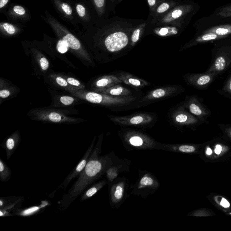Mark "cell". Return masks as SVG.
I'll use <instances>...</instances> for the list:
<instances>
[{"label": "cell", "instance_id": "obj_1", "mask_svg": "<svg viewBox=\"0 0 231 231\" xmlns=\"http://www.w3.org/2000/svg\"><path fill=\"white\" fill-rule=\"evenodd\" d=\"M103 140V134L102 133L84 169L68 192L60 200V205L63 209H67L89 185L105 175L108 168L121 160L113 151L105 155L100 156Z\"/></svg>", "mask_w": 231, "mask_h": 231}, {"label": "cell", "instance_id": "obj_2", "mask_svg": "<svg viewBox=\"0 0 231 231\" xmlns=\"http://www.w3.org/2000/svg\"><path fill=\"white\" fill-rule=\"evenodd\" d=\"M72 112L69 109L46 107L33 108L27 116L34 121L59 124H77L84 121L83 119L69 116Z\"/></svg>", "mask_w": 231, "mask_h": 231}, {"label": "cell", "instance_id": "obj_3", "mask_svg": "<svg viewBox=\"0 0 231 231\" xmlns=\"http://www.w3.org/2000/svg\"><path fill=\"white\" fill-rule=\"evenodd\" d=\"M82 100L93 104L106 107H120L129 105L137 99L136 97H113L108 95L86 89H75L68 93Z\"/></svg>", "mask_w": 231, "mask_h": 231}, {"label": "cell", "instance_id": "obj_4", "mask_svg": "<svg viewBox=\"0 0 231 231\" xmlns=\"http://www.w3.org/2000/svg\"><path fill=\"white\" fill-rule=\"evenodd\" d=\"M124 145L132 150H155L157 142L147 134L135 130H127L121 134Z\"/></svg>", "mask_w": 231, "mask_h": 231}, {"label": "cell", "instance_id": "obj_5", "mask_svg": "<svg viewBox=\"0 0 231 231\" xmlns=\"http://www.w3.org/2000/svg\"><path fill=\"white\" fill-rule=\"evenodd\" d=\"M140 176L131 190V194L146 198L155 192L160 186L156 177L150 172L140 170Z\"/></svg>", "mask_w": 231, "mask_h": 231}, {"label": "cell", "instance_id": "obj_6", "mask_svg": "<svg viewBox=\"0 0 231 231\" xmlns=\"http://www.w3.org/2000/svg\"><path fill=\"white\" fill-rule=\"evenodd\" d=\"M109 119L115 124L123 126L144 127L152 124L155 117L148 112H139L125 116H108Z\"/></svg>", "mask_w": 231, "mask_h": 231}, {"label": "cell", "instance_id": "obj_7", "mask_svg": "<svg viewBox=\"0 0 231 231\" xmlns=\"http://www.w3.org/2000/svg\"><path fill=\"white\" fill-rule=\"evenodd\" d=\"M180 89L178 86L170 85L152 90L142 97L139 100L140 104L150 103L167 99L178 94Z\"/></svg>", "mask_w": 231, "mask_h": 231}, {"label": "cell", "instance_id": "obj_8", "mask_svg": "<svg viewBox=\"0 0 231 231\" xmlns=\"http://www.w3.org/2000/svg\"><path fill=\"white\" fill-rule=\"evenodd\" d=\"M47 88L52 98L51 107H49L55 108L72 107L83 103L84 100L72 95L61 94L58 93L56 89L49 87Z\"/></svg>", "mask_w": 231, "mask_h": 231}, {"label": "cell", "instance_id": "obj_9", "mask_svg": "<svg viewBox=\"0 0 231 231\" xmlns=\"http://www.w3.org/2000/svg\"><path fill=\"white\" fill-rule=\"evenodd\" d=\"M96 140V136H95L92 142L91 143L88 149L87 150L85 153L83 157L82 158L76 166L72 170V171L68 175L67 177L62 184L59 186V188L62 189H67L68 185L70 184L71 181L74 179L76 178L77 176H79L80 173L84 169L89 159L90 155L92 152L95 146V143Z\"/></svg>", "mask_w": 231, "mask_h": 231}, {"label": "cell", "instance_id": "obj_10", "mask_svg": "<svg viewBox=\"0 0 231 231\" xmlns=\"http://www.w3.org/2000/svg\"><path fill=\"white\" fill-rule=\"evenodd\" d=\"M127 181L121 179L111 185L110 190L111 205L113 208H118L125 199L127 191Z\"/></svg>", "mask_w": 231, "mask_h": 231}, {"label": "cell", "instance_id": "obj_11", "mask_svg": "<svg viewBox=\"0 0 231 231\" xmlns=\"http://www.w3.org/2000/svg\"><path fill=\"white\" fill-rule=\"evenodd\" d=\"M44 81L51 88L69 93L70 91L76 89L68 83L63 76V73L50 71L44 76Z\"/></svg>", "mask_w": 231, "mask_h": 231}, {"label": "cell", "instance_id": "obj_12", "mask_svg": "<svg viewBox=\"0 0 231 231\" xmlns=\"http://www.w3.org/2000/svg\"><path fill=\"white\" fill-rule=\"evenodd\" d=\"M122 83L116 75H105L95 79L91 84V88L93 91L101 93L113 86Z\"/></svg>", "mask_w": 231, "mask_h": 231}, {"label": "cell", "instance_id": "obj_13", "mask_svg": "<svg viewBox=\"0 0 231 231\" xmlns=\"http://www.w3.org/2000/svg\"><path fill=\"white\" fill-rule=\"evenodd\" d=\"M23 197L11 196L7 198H1L0 200V216L8 217L12 216L11 212L13 213L19 208L22 204Z\"/></svg>", "mask_w": 231, "mask_h": 231}, {"label": "cell", "instance_id": "obj_14", "mask_svg": "<svg viewBox=\"0 0 231 231\" xmlns=\"http://www.w3.org/2000/svg\"><path fill=\"white\" fill-rule=\"evenodd\" d=\"M131 162L129 160L121 159L120 161L111 165L107 170L106 178L108 183H111L115 181L119 174L124 172L128 171Z\"/></svg>", "mask_w": 231, "mask_h": 231}, {"label": "cell", "instance_id": "obj_15", "mask_svg": "<svg viewBox=\"0 0 231 231\" xmlns=\"http://www.w3.org/2000/svg\"><path fill=\"white\" fill-rule=\"evenodd\" d=\"M116 76L121 80L122 83L133 88L134 89H142L150 85V83L147 81L126 72H121L116 74Z\"/></svg>", "mask_w": 231, "mask_h": 231}, {"label": "cell", "instance_id": "obj_16", "mask_svg": "<svg viewBox=\"0 0 231 231\" xmlns=\"http://www.w3.org/2000/svg\"><path fill=\"white\" fill-rule=\"evenodd\" d=\"M19 88L11 82L2 77L0 78V103L15 97L19 93Z\"/></svg>", "mask_w": 231, "mask_h": 231}, {"label": "cell", "instance_id": "obj_17", "mask_svg": "<svg viewBox=\"0 0 231 231\" xmlns=\"http://www.w3.org/2000/svg\"><path fill=\"white\" fill-rule=\"evenodd\" d=\"M33 67L43 76L51 71V63L47 57L41 53H35L31 58Z\"/></svg>", "mask_w": 231, "mask_h": 231}, {"label": "cell", "instance_id": "obj_18", "mask_svg": "<svg viewBox=\"0 0 231 231\" xmlns=\"http://www.w3.org/2000/svg\"><path fill=\"white\" fill-rule=\"evenodd\" d=\"M188 7L181 6L177 7L169 12L167 15L160 18L158 21H156L159 25H163L173 23L179 19L181 18L188 12Z\"/></svg>", "mask_w": 231, "mask_h": 231}, {"label": "cell", "instance_id": "obj_19", "mask_svg": "<svg viewBox=\"0 0 231 231\" xmlns=\"http://www.w3.org/2000/svg\"><path fill=\"white\" fill-rule=\"evenodd\" d=\"M21 141V137L19 131H16L7 137L4 142V149L5 150L7 159L9 160L17 148L19 146Z\"/></svg>", "mask_w": 231, "mask_h": 231}, {"label": "cell", "instance_id": "obj_20", "mask_svg": "<svg viewBox=\"0 0 231 231\" xmlns=\"http://www.w3.org/2000/svg\"><path fill=\"white\" fill-rule=\"evenodd\" d=\"M155 149L172 152L191 153L195 151V147L186 145L163 144L157 142Z\"/></svg>", "mask_w": 231, "mask_h": 231}, {"label": "cell", "instance_id": "obj_21", "mask_svg": "<svg viewBox=\"0 0 231 231\" xmlns=\"http://www.w3.org/2000/svg\"><path fill=\"white\" fill-rule=\"evenodd\" d=\"M49 205V203L48 201H43L40 205L31 206L25 209H18L14 211L13 213L15 216L28 217L36 215Z\"/></svg>", "mask_w": 231, "mask_h": 231}, {"label": "cell", "instance_id": "obj_22", "mask_svg": "<svg viewBox=\"0 0 231 231\" xmlns=\"http://www.w3.org/2000/svg\"><path fill=\"white\" fill-rule=\"evenodd\" d=\"M171 118L172 122L177 125L189 124L194 119L188 113L180 109L172 111Z\"/></svg>", "mask_w": 231, "mask_h": 231}, {"label": "cell", "instance_id": "obj_23", "mask_svg": "<svg viewBox=\"0 0 231 231\" xmlns=\"http://www.w3.org/2000/svg\"><path fill=\"white\" fill-rule=\"evenodd\" d=\"M100 93L113 97H126L131 96V90L120 84H117L102 92Z\"/></svg>", "mask_w": 231, "mask_h": 231}, {"label": "cell", "instance_id": "obj_24", "mask_svg": "<svg viewBox=\"0 0 231 231\" xmlns=\"http://www.w3.org/2000/svg\"><path fill=\"white\" fill-rule=\"evenodd\" d=\"M107 183L108 182L106 179L102 180L100 181L97 182L82 194L80 201L83 202L92 197Z\"/></svg>", "mask_w": 231, "mask_h": 231}, {"label": "cell", "instance_id": "obj_25", "mask_svg": "<svg viewBox=\"0 0 231 231\" xmlns=\"http://www.w3.org/2000/svg\"><path fill=\"white\" fill-rule=\"evenodd\" d=\"M161 27L155 29L154 32L158 36L166 37L176 35L178 33V28L174 25H161Z\"/></svg>", "mask_w": 231, "mask_h": 231}, {"label": "cell", "instance_id": "obj_26", "mask_svg": "<svg viewBox=\"0 0 231 231\" xmlns=\"http://www.w3.org/2000/svg\"><path fill=\"white\" fill-rule=\"evenodd\" d=\"M11 172L4 161L0 159V179L2 182L8 181L11 178Z\"/></svg>", "mask_w": 231, "mask_h": 231}, {"label": "cell", "instance_id": "obj_27", "mask_svg": "<svg viewBox=\"0 0 231 231\" xmlns=\"http://www.w3.org/2000/svg\"><path fill=\"white\" fill-rule=\"evenodd\" d=\"M67 82L70 85L77 89L85 90L86 89L85 85L81 81H80L76 78L69 76L68 75L63 74Z\"/></svg>", "mask_w": 231, "mask_h": 231}, {"label": "cell", "instance_id": "obj_28", "mask_svg": "<svg viewBox=\"0 0 231 231\" xmlns=\"http://www.w3.org/2000/svg\"><path fill=\"white\" fill-rule=\"evenodd\" d=\"M174 3L172 2H164L161 4L157 8L155 12V16L156 17L163 16L164 14L169 11L170 9L173 7ZM161 18V17H160Z\"/></svg>", "mask_w": 231, "mask_h": 231}, {"label": "cell", "instance_id": "obj_29", "mask_svg": "<svg viewBox=\"0 0 231 231\" xmlns=\"http://www.w3.org/2000/svg\"><path fill=\"white\" fill-rule=\"evenodd\" d=\"M145 25L142 24L132 32L131 36V41H130V46L131 47L135 46L139 42L140 38L142 36L143 29L144 28Z\"/></svg>", "mask_w": 231, "mask_h": 231}, {"label": "cell", "instance_id": "obj_30", "mask_svg": "<svg viewBox=\"0 0 231 231\" xmlns=\"http://www.w3.org/2000/svg\"><path fill=\"white\" fill-rule=\"evenodd\" d=\"M210 32L213 33L216 35L220 37L226 36L228 34L231 33V28H228V26H220L217 28L216 29H213V30L210 31Z\"/></svg>", "mask_w": 231, "mask_h": 231}, {"label": "cell", "instance_id": "obj_31", "mask_svg": "<svg viewBox=\"0 0 231 231\" xmlns=\"http://www.w3.org/2000/svg\"><path fill=\"white\" fill-rule=\"evenodd\" d=\"M220 37L216 35L215 33L209 32L205 33V34H203V35L200 36V37H198L196 39V41L198 42H206V41L215 40V39L220 38Z\"/></svg>", "mask_w": 231, "mask_h": 231}, {"label": "cell", "instance_id": "obj_32", "mask_svg": "<svg viewBox=\"0 0 231 231\" xmlns=\"http://www.w3.org/2000/svg\"><path fill=\"white\" fill-rule=\"evenodd\" d=\"M226 65L225 59L223 57H219L217 58L215 62V68L218 71H222L224 70L225 68Z\"/></svg>", "mask_w": 231, "mask_h": 231}, {"label": "cell", "instance_id": "obj_33", "mask_svg": "<svg viewBox=\"0 0 231 231\" xmlns=\"http://www.w3.org/2000/svg\"><path fill=\"white\" fill-rule=\"evenodd\" d=\"M188 107H189L190 111L192 114L197 116L200 115L202 114V111L200 107L194 102H190Z\"/></svg>", "mask_w": 231, "mask_h": 231}, {"label": "cell", "instance_id": "obj_34", "mask_svg": "<svg viewBox=\"0 0 231 231\" xmlns=\"http://www.w3.org/2000/svg\"><path fill=\"white\" fill-rule=\"evenodd\" d=\"M218 15L223 17L231 16V6L222 8L220 12L218 13Z\"/></svg>", "mask_w": 231, "mask_h": 231}, {"label": "cell", "instance_id": "obj_35", "mask_svg": "<svg viewBox=\"0 0 231 231\" xmlns=\"http://www.w3.org/2000/svg\"><path fill=\"white\" fill-rule=\"evenodd\" d=\"M210 80H211V77L210 76L205 75V76L200 77L199 79H197L196 83L198 85H202L207 84L208 83L210 82Z\"/></svg>", "mask_w": 231, "mask_h": 231}, {"label": "cell", "instance_id": "obj_36", "mask_svg": "<svg viewBox=\"0 0 231 231\" xmlns=\"http://www.w3.org/2000/svg\"><path fill=\"white\" fill-rule=\"evenodd\" d=\"M3 26L5 30L9 34H13L15 33V28L12 24H10L7 23H5L3 24Z\"/></svg>", "mask_w": 231, "mask_h": 231}, {"label": "cell", "instance_id": "obj_37", "mask_svg": "<svg viewBox=\"0 0 231 231\" xmlns=\"http://www.w3.org/2000/svg\"><path fill=\"white\" fill-rule=\"evenodd\" d=\"M57 48H58V51L60 53H64L67 52L68 47L66 45V43L63 42V40H61L58 42Z\"/></svg>", "mask_w": 231, "mask_h": 231}, {"label": "cell", "instance_id": "obj_38", "mask_svg": "<svg viewBox=\"0 0 231 231\" xmlns=\"http://www.w3.org/2000/svg\"><path fill=\"white\" fill-rule=\"evenodd\" d=\"M76 10L80 16H84L85 14V10L83 6L81 5H77L76 6Z\"/></svg>", "mask_w": 231, "mask_h": 231}, {"label": "cell", "instance_id": "obj_39", "mask_svg": "<svg viewBox=\"0 0 231 231\" xmlns=\"http://www.w3.org/2000/svg\"><path fill=\"white\" fill-rule=\"evenodd\" d=\"M62 8L63 11L68 15H71L72 12V8L67 3H63L62 5Z\"/></svg>", "mask_w": 231, "mask_h": 231}, {"label": "cell", "instance_id": "obj_40", "mask_svg": "<svg viewBox=\"0 0 231 231\" xmlns=\"http://www.w3.org/2000/svg\"><path fill=\"white\" fill-rule=\"evenodd\" d=\"M14 11L20 15H24L25 13V11L23 7L19 6H16L13 8Z\"/></svg>", "mask_w": 231, "mask_h": 231}, {"label": "cell", "instance_id": "obj_41", "mask_svg": "<svg viewBox=\"0 0 231 231\" xmlns=\"http://www.w3.org/2000/svg\"><path fill=\"white\" fill-rule=\"evenodd\" d=\"M95 4L98 7H102L105 4V0H94Z\"/></svg>", "mask_w": 231, "mask_h": 231}, {"label": "cell", "instance_id": "obj_42", "mask_svg": "<svg viewBox=\"0 0 231 231\" xmlns=\"http://www.w3.org/2000/svg\"><path fill=\"white\" fill-rule=\"evenodd\" d=\"M221 205L224 208H229L230 207V204L224 198H223L220 203Z\"/></svg>", "mask_w": 231, "mask_h": 231}, {"label": "cell", "instance_id": "obj_43", "mask_svg": "<svg viewBox=\"0 0 231 231\" xmlns=\"http://www.w3.org/2000/svg\"><path fill=\"white\" fill-rule=\"evenodd\" d=\"M147 2L149 7L152 9L155 8V6L156 5L157 0H147Z\"/></svg>", "mask_w": 231, "mask_h": 231}, {"label": "cell", "instance_id": "obj_44", "mask_svg": "<svg viewBox=\"0 0 231 231\" xmlns=\"http://www.w3.org/2000/svg\"><path fill=\"white\" fill-rule=\"evenodd\" d=\"M215 151L217 155H220L222 151V147H221V146L220 145L216 146V148H215Z\"/></svg>", "mask_w": 231, "mask_h": 231}, {"label": "cell", "instance_id": "obj_45", "mask_svg": "<svg viewBox=\"0 0 231 231\" xmlns=\"http://www.w3.org/2000/svg\"><path fill=\"white\" fill-rule=\"evenodd\" d=\"M8 0H0V8L3 7L7 3Z\"/></svg>", "mask_w": 231, "mask_h": 231}, {"label": "cell", "instance_id": "obj_46", "mask_svg": "<svg viewBox=\"0 0 231 231\" xmlns=\"http://www.w3.org/2000/svg\"><path fill=\"white\" fill-rule=\"evenodd\" d=\"M212 153V150L210 149V148H208L207 149V151H206V154L207 155H211Z\"/></svg>", "mask_w": 231, "mask_h": 231}, {"label": "cell", "instance_id": "obj_47", "mask_svg": "<svg viewBox=\"0 0 231 231\" xmlns=\"http://www.w3.org/2000/svg\"><path fill=\"white\" fill-rule=\"evenodd\" d=\"M229 86H230V89L231 90V82H230V84Z\"/></svg>", "mask_w": 231, "mask_h": 231}, {"label": "cell", "instance_id": "obj_48", "mask_svg": "<svg viewBox=\"0 0 231 231\" xmlns=\"http://www.w3.org/2000/svg\"></svg>", "mask_w": 231, "mask_h": 231}]
</instances>
